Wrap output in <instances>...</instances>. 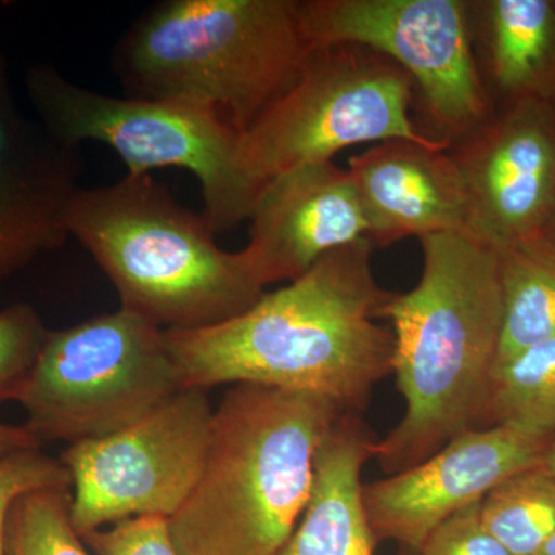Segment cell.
<instances>
[{
    "label": "cell",
    "mask_w": 555,
    "mask_h": 555,
    "mask_svg": "<svg viewBox=\"0 0 555 555\" xmlns=\"http://www.w3.org/2000/svg\"><path fill=\"white\" fill-rule=\"evenodd\" d=\"M360 240L224 323L164 331L184 389L257 385L327 398L361 414L392 375V331L379 326L390 292Z\"/></svg>",
    "instance_id": "obj_1"
},
{
    "label": "cell",
    "mask_w": 555,
    "mask_h": 555,
    "mask_svg": "<svg viewBox=\"0 0 555 555\" xmlns=\"http://www.w3.org/2000/svg\"><path fill=\"white\" fill-rule=\"evenodd\" d=\"M423 272L406 294H390L392 374L406 411L377 441L387 474L425 462L449 440L485 427L503 326L499 254L466 233L420 240Z\"/></svg>",
    "instance_id": "obj_2"
},
{
    "label": "cell",
    "mask_w": 555,
    "mask_h": 555,
    "mask_svg": "<svg viewBox=\"0 0 555 555\" xmlns=\"http://www.w3.org/2000/svg\"><path fill=\"white\" fill-rule=\"evenodd\" d=\"M341 408L313 393L233 385L215 409L203 474L169 518L181 555H275L312 494Z\"/></svg>",
    "instance_id": "obj_3"
},
{
    "label": "cell",
    "mask_w": 555,
    "mask_h": 555,
    "mask_svg": "<svg viewBox=\"0 0 555 555\" xmlns=\"http://www.w3.org/2000/svg\"><path fill=\"white\" fill-rule=\"evenodd\" d=\"M298 0H167L120 36L112 67L127 96L214 113L244 133L301 75Z\"/></svg>",
    "instance_id": "obj_4"
},
{
    "label": "cell",
    "mask_w": 555,
    "mask_h": 555,
    "mask_svg": "<svg viewBox=\"0 0 555 555\" xmlns=\"http://www.w3.org/2000/svg\"><path fill=\"white\" fill-rule=\"evenodd\" d=\"M215 235L152 175L80 189L69 214V236L104 270L120 309L163 331L224 323L264 295L246 251L222 250Z\"/></svg>",
    "instance_id": "obj_5"
},
{
    "label": "cell",
    "mask_w": 555,
    "mask_h": 555,
    "mask_svg": "<svg viewBox=\"0 0 555 555\" xmlns=\"http://www.w3.org/2000/svg\"><path fill=\"white\" fill-rule=\"evenodd\" d=\"M25 89L49 133L75 147L89 141L108 145L130 177L189 170L199 181L203 215L215 233L250 219L262 189L241 167V134L214 113L178 102L104 94L73 82L50 64L28 68Z\"/></svg>",
    "instance_id": "obj_6"
},
{
    "label": "cell",
    "mask_w": 555,
    "mask_h": 555,
    "mask_svg": "<svg viewBox=\"0 0 555 555\" xmlns=\"http://www.w3.org/2000/svg\"><path fill=\"white\" fill-rule=\"evenodd\" d=\"M414 104V82L389 57L352 43L318 47L294 86L241 133V167L262 189L284 171L367 142L451 150L416 126Z\"/></svg>",
    "instance_id": "obj_7"
},
{
    "label": "cell",
    "mask_w": 555,
    "mask_h": 555,
    "mask_svg": "<svg viewBox=\"0 0 555 555\" xmlns=\"http://www.w3.org/2000/svg\"><path fill=\"white\" fill-rule=\"evenodd\" d=\"M182 389L166 332L119 309L50 331L16 403L40 443L75 444L133 425Z\"/></svg>",
    "instance_id": "obj_8"
},
{
    "label": "cell",
    "mask_w": 555,
    "mask_h": 555,
    "mask_svg": "<svg viewBox=\"0 0 555 555\" xmlns=\"http://www.w3.org/2000/svg\"><path fill=\"white\" fill-rule=\"evenodd\" d=\"M298 16L310 49L352 43L404 69L430 138L452 147L494 112L467 0H298Z\"/></svg>",
    "instance_id": "obj_9"
},
{
    "label": "cell",
    "mask_w": 555,
    "mask_h": 555,
    "mask_svg": "<svg viewBox=\"0 0 555 555\" xmlns=\"http://www.w3.org/2000/svg\"><path fill=\"white\" fill-rule=\"evenodd\" d=\"M214 412L207 390L182 389L118 433L68 444L60 460L72 480L76 532L173 517L203 474Z\"/></svg>",
    "instance_id": "obj_10"
},
{
    "label": "cell",
    "mask_w": 555,
    "mask_h": 555,
    "mask_svg": "<svg viewBox=\"0 0 555 555\" xmlns=\"http://www.w3.org/2000/svg\"><path fill=\"white\" fill-rule=\"evenodd\" d=\"M554 438L513 425L477 427L425 462L364 485L375 539L392 540L420 555L430 532L449 517L481 502L511 477L542 466Z\"/></svg>",
    "instance_id": "obj_11"
},
{
    "label": "cell",
    "mask_w": 555,
    "mask_h": 555,
    "mask_svg": "<svg viewBox=\"0 0 555 555\" xmlns=\"http://www.w3.org/2000/svg\"><path fill=\"white\" fill-rule=\"evenodd\" d=\"M451 155L469 201L466 235L495 250L540 236L555 207V105L495 108Z\"/></svg>",
    "instance_id": "obj_12"
},
{
    "label": "cell",
    "mask_w": 555,
    "mask_h": 555,
    "mask_svg": "<svg viewBox=\"0 0 555 555\" xmlns=\"http://www.w3.org/2000/svg\"><path fill=\"white\" fill-rule=\"evenodd\" d=\"M79 149L22 112L0 53V281L69 238Z\"/></svg>",
    "instance_id": "obj_13"
},
{
    "label": "cell",
    "mask_w": 555,
    "mask_h": 555,
    "mask_svg": "<svg viewBox=\"0 0 555 555\" xmlns=\"http://www.w3.org/2000/svg\"><path fill=\"white\" fill-rule=\"evenodd\" d=\"M250 221L248 261L259 283L298 280L328 251L367 240L349 170L334 160L302 164L270 179Z\"/></svg>",
    "instance_id": "obj_14"
},
{
    "label": "cell",
    "mask_w": 555,
    "mask_h": 555,
    "mask_svg": "<svg viewBox=\"0 0 555 555\" xmlns=\"http://www.w3.org/2000/svg\"><path fill=\"white\" fill-rule=\"evenodd\" d=\"M372 246L438 233H467L469 201L451 150L389 139L347 164Z\"/></svg>",
    "instance_id": "obj_15"
},
{
    "label": "cell",
    "mask_w": 555,
    "mask_h": 555,
    "mask_svg": "<svg viewBox=\"0 0 555 555\" xmlns=\"http://www.w3.org/2000/svg\"><path fill=\"white\" fill-rule=\"evenodd\" d=\"M377 441L361 414L339 416L318 449L308 506L275 555H374L361 473Z\"/></svg>",
    "instance_id": "obj_16"
},
{
    "label": "cell",
    "mask_w": 555,
    "mask_h": 555,
    "mask_svg": "<svg viewBox=\"0 0 555 555\" xmlns=\"http://www.w3.org/2000/svg\"><path fill=\"white\" fill-rule=\"evenodd\" d=\"M474 53L492 109L555 105V0H467Z\"/></svg>",
    "instance_id": "obj_17"
},
{
    "label": "cell",
    "mask_w": 555,
    "mask_h": 555,
    "mask_svg": "<svg viewBox=\"0 0 555 555\" xmlns=\"http://www.w3.org/2000/svg\"><path fill=\"white\" fill-rule=\"evenodd\" d=\"M496 254L503 299L499 364L555 338V250L537 236Z\"/></svg>",
    "instance_id": "obj_18"
},
{
    "label": "cell",
    "mask_w": 555,
    "mask_h": 555,
    "mask_svg": "<svg viewBox=\"0 0 555 555\" xmlns=\"http://www.w3.org/2000/svg\"><path fill=\"white\" fill-rule=\"evenodd\" d=\"M494 425L555 437V338L496 364L485 427Z\"/></svg>",
    "instance_id": "obj_19"
},
{
    "label": "cell",
    "mask_w": 555,
    "mask_h": 555,
    "mask_svg": "<svg viewBox=\"0 0 555 555\" xmlns=\"http://www.w3.org/2000/svg\"><path fill=\"white\" fill-rule=\"evenodd\" d=\"M481 521L514 555H535L555 532V476L545 466L524 470L481 502Z\"/></svg>",
    "instance_id": "obj_20"
},
{
    "label": "cell",
    "mask_w": 555,
    "mask_h": 555,
    "mask_svg": "<svg viewBox=\"0 0 555 555\" xmlns=\"http://www.w3.org/2000/svg\"><path fill=\"white\" fill-rule=\"evenodd\" d=\"M72 488L22 495L11 507L9 555H90L69 517Z\"/></svg>",
    "instance_id": "obj_21"
},
{
    "label": "cell",
    "mask_w": 555,
    "mask_h": 555,
    "mask_svg": "<svg viewBox=\"0 0 555 555\" xmlns=\"http://www.w3.org/2000/svg\"><path fill=\"white\" fill-rule=\"evenodd\" d=\"M49 334L30 305L20 302L0 310V409L16 401Z\"/></svg>",
    "instance_id": "obj_22"
},
{
    "label": "cell",
    "mask_w": 555,
    "mask_h": 555,
    "mask_svg": "<svg viewBox=\"0 0 555 555\" xmlns=\"http://www.w3.org/2000/svg\"><path fill=\"white\" fill-rule=\"evenodd\" d=\"M54 488H72V480L61 460L43 454L42 449H27L0 459V555H9L7 531L16 500Z\"/></svg>",
    "instance_id": "obj_23"
},
{
    "label": "cell",
    "mask_w": 555,
    "mask_h": 555,
    "mask_svg": "<svg viewBox=\"0 0 555 555\" xmlns=\"http://www.w3.org/2000/svg\"><path fill=\"white\" fill-rule=\"evenodd\" d=\"M96 555H181L170 534L169 518H127L109 528L82 535Z\"/></svg>",
    "instance_id": "obj_24"
},
{
    "label": "cell",
    "mask_w": 555,
    "mask_h": 555,
    "mask_svg": "<svg viewBox=\"0 0 555 555\" xmlns=\"http://www.w3.org/2000/svg\"><path fill=\"white\" fill-rule=\"evenodd\" d=\"M481 502L465 507L434 529L420 555H514L486 529Z\"/></svg>",
    "instance_id": "obj_25"
},
{
    "label": "cell",
    "mask_w": 555,
    "mask_h": 555,
    "mask_svg": "<svg viewBox=\"0 0 555 555\" xmlns=\"http://www.w3.org/2000/svg\"><path fill=\"white\" fill-rule=\"evenodd\" d=\"M27 449H42V443L25 425L13 426L0 422V459Z\"/></svg>",
    "instance_id": "obj_26"
},
{
    "label": "cell",
    "mask_w": 555,
    "mask_h": 555,
    "mask_svg": "<svg viewBox=\"0 0 555 555\" xmlns=\"http://www.w3.org/2000/svg\"><path fill=\"white\" fill-rule=\"evenodd\" d=\"M539 238L545 241V243L550 244L555 250V207L550 219H547L545 228H543L542 233H540Z\"/></svg>",
    "instance_id": "obj_27"
},
{
    "label": "cell",
    "mask_w": 555,
    "mask_h": 555,
    "mask_svg": "<svg viewBox=\"0 0 555 555\" xmlns=\"http://www.w3.org/2000/svg\"><path fill=\"white\" fill-rule=\"evenodd\" d=\"M543 466H545V469L550 470V473L555 476V438L553 444H551L550 451H547Z\"/></svg>",
    "instance_id": "obj_28"
},
{
    "label": "cell",
    "mask_w": 555,
    "mask_h": 555,
    "mask_svg": "<svg viewBox=\"0 0 555 555\" xmlns=\"http://www.w3.org/2000/svg\"><path fill=\"white\" fill-rule=\"evenodd\" d=\"M535 555H555V532L550 539L543 543L542 547L537 551Z\"/></svg>",
    "instance_id": "obj_29"
}]
</instances>
